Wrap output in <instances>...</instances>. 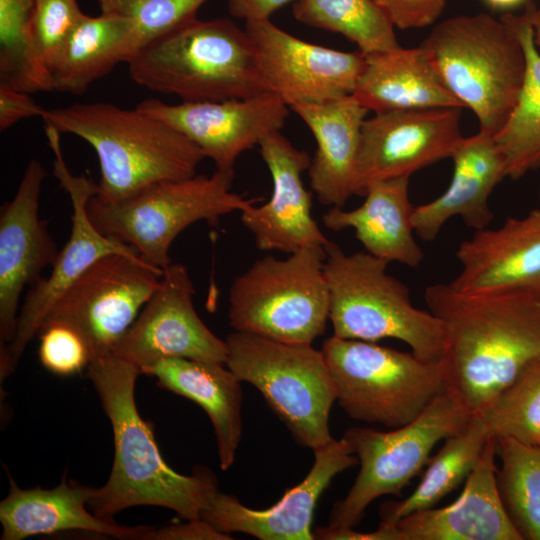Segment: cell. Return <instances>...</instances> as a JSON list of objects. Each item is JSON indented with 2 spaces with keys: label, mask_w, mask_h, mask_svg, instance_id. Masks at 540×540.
Masks as SVG:
<instances>
[{
  "label": "cell",
  "mask_w": 540,
  "mask_h": 540,
  "mask_svg": "<svg viewBox=\"0 0 540 540\" xmlns=\"http://www.w3.org/2000/svg\"><path fill=\"white\" fill-rule=\"evenodd\" d=\"M478 413L492 436L540 446V356Z\"/></svg>",
  "instance_id": "cell-35"
},
{
  "label": "cell",
  "mask_w": 540,
  "mask_h": 540,
  "mask_svg": "<svg viewBox=\"0 0 540 540\" xmlns=\"http://www.w3.org/2000/svg\"><path fill=\"white\" fill-rule=\"evenodd\" d=\"M357 208L331 207L322 216L332 231L352 228L365 251L379 259L418 267L424 253L415 240L409 198V177L375 181L364 193Z\"/></svg>",
  "instance_id": "cell-26"
},
{
  "label": "cell",
  "mask_w": 540,
  "mask_h": 540,
  "mask_svg": "<svg viewBox=\"0 0 540 540\" xmlns=\"http://www.w3.org/2000/svg\"><path fill=\"white\" fill-rule=\"evenodd\" d=\"M225 342L227 367L259 390L295 441L315 450L334 439L329 416L337 395L322 350L239 331Z\"/></svg>",
  "instance_id": "cell-10"
},
{
  "label": "cell",
  "mask_w": 540,
  "mask_h": 540,
  "mask_svg": "<svg viewBox=\"0 0 540 540\" xmlns=\"http://www.w3.org/2000/svg\"><path fill=\"white\" fill-rule=\"evenodd\" d=\"M233 170L157 183L124 199L106 202L92 196L87 210L93 225L105 236L137 250L148 264L165 269L169 249L188 226L211 224L235 211H244L259 199L232 192Z\"/></svg>",
  "instance_id": "cell-8"
},
{
  "label": "cell",
  "mask_w": 540,
  "mask_h": 540,
  "mask_svg": "<svg viewBox=\"0 0 540 540\" xmlns=\"http://www.w3.org/2000/svg\"><path fill=\"white\" fill-rule=\"evenodd\" d=\"M44 129L54 155V176L71 201L72 228L50 274L27 292L13 339L0 349L1 382L14 371L56 301L94 262L111 253L139 254L132 246L103 235L93 225L87 205L98 192L97 183L85 175H74L68 169L60 145L61 133L49 124H44Z\"/></svg>",
  "instance_id": "cell-12"
},
{
  "label": "cell",
  "mask_w": 540,
  "mask_h": 540,
  "mask_svg": "<svg viewBox=\"0 0 540 540\" xmlns=\"http://www.w3.org/2000/svg\"><path fill=\"white\" fill-rule=\"evenodd\" d=\"M424 299L444 328L451 386L472 413L540 356V292L465 293L435 283Z\"/></svg>",
  "instance_id": "cell-1"
},
{
  "label": "cell",
  "mask_w": 540,
  "mask_h": 540,
  "mask_svg": "<svg viewBox=\"0 0 540 540\" xmlns=\"http://www.w3.org/2000/svg\"><path fill=\"white\" fill-rule=\"evenodd\" d=\"M539 206H540V189H539Z\"/></svg>",
  "instance_id": "cell-46"
},
{
  "label": "cell",
  "mask_w": 540,
  "mask_h": 540,
  "mask_svg": "<svg viewBox=\"0 0 540 540\" xmlns=\"http://www.w3.org/2000/svg\"><path fill=\"white\" fill-rule=\"evenodd\" d=\"M500 467L496 486L502 506L522 540H540V446L495 437Z\"/></svg>",
  "instance_id": "cell-32"
},
{
  "label": "cell",
  "mask_w": 540,
  "mask_h": 540,
  "mask_svg": "<svg viewBox=\"0 0 540 540\" xmlns=\"http://www.w3.org/2000/svg\"><path fill=\"white\" fill-rule=\"evenodd\" d=\"M101 13L129 19L135 25L140 49L197 18L208 0H96Z\"/></svg>",
  "instance_id": "cell-36"
},
{
  "label": "cell",
  "mask_w": 540,
  "mask_h": 540,
  "mask_svg": "<svg viewBox=\"0 0 540 540\" xmlns=\"http://www.w3.org/2000/svg\"><path fill=\"white\" fill-rule=\"evenodd\" d=\"M8 495L0 502L1 540L64 531H83L122 540H148L154 527L126 526L91 513L86 506L93 488L68 481L65 475L52 489L20 488L9 480Z\"/></svg>",
  "instance_id": "cell-23"
},
{
  "label": "cell",
  "mask_w": 540,
  "mask_h": 540,
  "mask_svg": "<svg viewBox=\"0 0 540 540\" xmlns=\"http://www.w3.org/2000/svg\"><path fill=\"white\" fill-rule=\"evenodd\" d=\"M490 437L483 417L473 413L467 426L446 438L437 454L430 457L413 493L400 501H387L380 507L379 526L395 527L401 518L435 507L467 479Z\"/></svg>",
  "instance_id": "cell-30"
},
{
  "label": "cell",
  "mask_w": 540,
  "mask_h": 540,
  "mask_svg": "<svg viewBox=\"0 0 540 540\" xmlns=\"http://www.w3.org/2000/svg\"><path fill=\"white\" fill-rule=\"evenodd\" d=\"M30 93L0 85V130L4 131L18 121L42 117L45 108L35 102Z\"/></svg>",
  "instance_id": "cell-40"
},
{
  "label": "cell",
  "mask_w": 540,
  "mask_h": 540,
  "mask_svg": "<svg viewBox=\"0 0 540 540\" xmlns=\"http://www.w3.org/2000/svg\"><path fill=\"white\" fill-rule=\"evenodd\" d=\"M364 55L365 64L352 95L368 111L463 108L420 46H398Z\"/></svg>",
  "instance_id": "cell-28"
},
{
  "label": "cell",
  "mask_w": 540,
  "mask_h": 540,
  "mask_svg": "<svg viewBox=\"0 0 540 540\" xmlns=\"http://www.w3.org/2000/svg\"><path fill=\"white\" fill-rule=\"evenodd\" d=\"M47 172L31 159L14 197L0 210V349L13 339L20 296L37 283L60 252L39 216V199Z\"/></svg>",
  "instance_id": "cell-18"
},
{
  "label": "cell",
  "mask_w": 540,
  "mask_h": 540,
  "mask_svg": "<svg viewBox=\"0 0 540 540\" xmlns=\"http://www.w3.org/2000/svg\"><path fill=\"white\" fill-rule=\"evenodd\" d=\"M173 127L212 160L217 170H233L238 157L280 131L289 106L275 93L223 101L167 104L145 99L137 107Z\"/></svg>",
  "instance_id": "cell-17"
},
{
  "label": "cell",
  "mask_w": 540,
  "mask_h": 540,
  "mask_svg": "<svg viewBox=\"0 0 540 540\" xmlns=\"http://www.w3.org/2000/svg\"><path fill=\"white\" fill-rule=\"evenodd\" d=\"M85 15L78 0H34L33 41L50 75L67 40Z\"/></svg>",
  "instance_id": "cell-37"
},
{
  "label": "cell",
  "mask_w": 540,
  "mask_h": 540,
  "mask_svg": "<svg viewBox=\"0 0 540 540\" xmlns=\"http://www.w3.org/2000/svg\"><path fill=\"white\" fill-rule=\"evenodd\" d=\"M472 416L450 386L404 426L390 431L347 429L343 438L357 457L360 470L347 495L334 503L328 526L353 528L375 499L401 497L404 487L427 465L435 445L463 430Z\"/></svg>",
  "instance_id": "cell-11"
},
{
  "label": "cell",
  "mask_w": 540,
  "mask_h": 540,
  "mask_svg": "<svg viewBox=\"0 0 540 540\" xmlns=\"http://www.w3.org/2000/svg\"><path fill=\"white\" fill-rule=\"evenodd\" d=\"M325 251L334 336L369 342L394 338L409 345L421 360L443 359L442 322L412 304L409 288L387 273V261L366 251L347 254L331 241Z\"/></svg>",
  "instance_id": "cell-6"
},
{
  "label": "cell",
  "mask_w": 540,
  "mask_h": 540,
  "mask_svg": "<svg viewBox=\"0 0 540 540\" xmlns=\"http://www.w3.org/2000/svg\"><path fill=\"white\" fill-rule=\"evenodd\" d=\"M229 534L217 530L202 518L189 519L185 523L153 528L148 540H229Z\"/></svg>",
  "instance_id": "cell-41"
},
{
  "label": "cell",
  "mask_w": 540,
  "mask_h": 540,
  "mask_svg": "<svg viewBox=\"0 0 540 540\" xmlns=\"http://www.w3.org/2000/svg\"><path fill=\"white\" fill-rule=\"evenodd\" d=\"M127 64L135 83L182 102L269 91L248 32L227 18H195L143 46Z\"/></svg>",
  "instance_id": "cell-4"
},
{
  "label": "cell",
  "mask_w": 540,
  "mask_h": 540,
  "mask_svg": "<svg viewBox=\"0 0 540 540\" xmlns=\"http://www.w3.org/2000/svg\"><path fill=\"white\" fill-rule=\"evenodd\" d=\"M395 28L419 29L434 24L447 0H373Z\"/></svg>",
  "instance_id": "cell-39"
},
{
  "label": "cell",
  "mask_w": 540,
  "mask_h": 540,
  "mask_svg": "<svg viewBox=\"0 0 540 540\" xmlns=\"http://www.w3.org/2000/svg\"><path fill=\"white\" fill-rule=\"evenodd\" d=\"M314 452L306 477L267 509H251L234 496L220 491L203 510L201 518L217 530L245 533L261 540H312L313 514L333 478L357 464L358 459L342 437Z\"/></svg>",
  "instance_id": "cell-20"
},
{
  "label": "cell",
  "mask_w": 540,
  "mask_h": 540,
  "mask_svg": "<svg viewBox=\"0 0 540 540\" xmlns=\"http://www.w3.org/2000/svg\"><path fill=\"white\" fill-rule=\"evenodd\" d=\"M325 258V247H310L284 259H257L230 286V326L280 342L312 344L329 320Z\"/></svg>",
  "instance_id": "cell-9"
},
{
  "label": "cell",
  "mask_w": 540,
  "mask_h": 540,
  "mask_svg": "<svg viewBox=\"0 0 540 540\" xmlns=\"http://www.w3.org/2000/svg\"><path fill=\"white\" fill-rule=\"evenodd\" d=\"M188 269L171 262L137 318L112 353L141 370L164 358L226 363L227 345L201 320L193 305Z\"/></svg>",
  "instance_id": "cell-14"
},
{
  "label": "cell",
  "mask_w": 540,
  "mask_h": 540,
  "mask_svg": "<svg viewBox=\"0 0 540 540\" xmlns=\"http://www.w3.org/2000/svg\"><path fill=\"white\" fill-rule=\"evenodd\" d=\"M313 134L316 150L308 168L318 200L343 207L354 194L361 129L369 112L353 95L291 107Z\"/></svg>",
  "instance_id": "cell-25"
},
{
  "label": "cell",
  "mask_w": 540,
  "mask_h": 540,
  "mask_svg": "<svg viewBox=\"0 0 540 540\" xmlns=\"http://www.w3.org/2000/svg\"><path fill=\"white\" fill-rule=\"evenodd\" d=\"M268 90L289 108L352 95L365 64L358 51H340L299 39L269 20L246 22Z\"/></svg>",
  "instance_id": "cell-16"
},
{
  "label": "cell",
  "mask_w": 540,
  "mask_h": 540,
  "mask_svg": "<svg viewBox=\"0 0 540 540\" xmlns=\"http://www.w3.org/2000/svg\"><path fill=\"white\" fill-rule=\"evenodd\" d=\"M298 0H227L232 16L245 22L269 20L280 8Z\"/></svg>",
  "instance_id": "cell-42"
},
{
  "label": "cell",
  "mask_w": 540,
  "mask_h": 540,
  "mask_svg": "<svg viewBox=\"0 0 540 540\" xmlns=\"http://www.w3.org/2000/svg\"><path fill=\"white\" fill-rule=\"evenodd\" d=\"M157 385L188 398L208 415L216 435L220 468L234 463L242 436L241 381L225 363L164 358L141 370Z\"/></svg>",
  "instance_id": "cell-27"
},
{
  "label": "cell",
  "mask_w": 540,
  "mask_h": 540,
  "mask_svg": "<svg viewBox=\"0 0 540 540\" xmlns=\"http://www.w3.org/2000/svg\"><path fill=\"white\" fill-rule=\"evenodd\" d=\"M513 19L525 53V78L517 104L494 140L507 177L516 180L540 168V51L526 8L520 15L513 14Z\"/></svg>",
  "instance_id": "cell-31"
},
{
  "label": "cell",
  "mask_w": 540,
  "mask_h": 540,
  "mask_svg": "<svg viewBox=\"0 0 540 540\" xmlns=\"http://www.w3.org/2000/svg\"><path fill=\"white\" fill-rule=\"evenodd\" d=\"M273 182L269 201L241 212V222L261 251L292 254L304 248L325 247L330 241L312 217V194L302 181L311 158L280 131L265 136L258 145Z\"/></svg>",
  "instance_id": "cell-19"
},
{
  "label": "cell",
  "mask_w": 540,
  "mask_h": 540,
  "mask_svg": "<svg viewBox=\"0 0 540 540\" xmlns=\"http://www.w3.org/2000/svg\"><path fill=\"white\" fill-rule=\"evenodd\" d=\"M450 158L453 175L447 189L413 210L415 234L424 241L436 239L443 225L455 216L475 231L487 228L493 219L489 197L507 177L503 155L487 133L464 137Z\"/></svg>",
  "instance_id": "cell-24"
},
{
  "label": "cell",
  "mask_w": 540,
  "mask_h": 540,
  "mask_svg": "<svg viewBox=\"0 0 540 540\" xmlns=\"http://www.w3.org/2000/svg\"><path fill=\"white\" fill-rule=\"evenodd\" d=\"M420 47L450 93L495 136L512 114L526 58L513 14L460 15L436 24Z\"/></svg>",
  "instance_id": "cell-5"
},
{
  "label": "cell",
  "mask_w": 540,
  "mask_h": 540,
  "mask_svg": "<svg viewBox=\"0 0 540 540\" xmlns=\"http://www.w3.org/2000/svg\"><path fill=\"white\" fill-rule=\"evenodd\" d=\"M140 49L132 21L111 13L85 15L51 70L53 90L81 95Z\"/></svg>",
  "instance_id": "cell-29"
},
{
  "label": "cell",
  "mask_w": 540,
  "mask_h": 540,
  "mask_svg": "<svg viewBox=\"0 0 540 540\" xmlns=\"http://www.w3.org/2000/svg\"><path fill=\"white\" fill-rule=\"evenodd\" d=\"M313 535L318 540H401L396 526H378L373 532L362 533L353 528H333L327 525L315 529Z\"/></svg>",
  "instance_id": "cell-43"
},
{
  "label": "cell",
  "mask_w": 540,
  "mask_h": 540,
  "mask_svg": "<svg viewBox=\"0 0 540 540\" xmlns=\"http://www.w3.org/2000/svg\"><path fill=\"white\" fill-rule=\"evenodd\" d=\"M529 21L533 29V39L537 49L540 51V7H536L533 3L526 6Z\"/></svg>",
  "instance_id": "cell-44"
},
{
  "label": "cell",
  "mask_w": 540,
  "mask_h": 540,
  "mask_svg": "<svg viewBox=\"0 0 540 540\" xmlns=\"http://www.w3.org/2000/svg\"><path fill=\"white\" fill-rule=\"evenodd\" d=\"M86 370L114 438L111 473L103 486L93 488L88 502L93 513L113 520L124 509L150 505L173 510L186 520L201 518L219 491L216 476L200 466L192 475L180 474L166 463L153 425L136 406L140 370L113 353L93 359Z\"/></svg>",
  "instance_id": "cell-2"
},
{
  "label": "cell",
  "mask_w": 540,
  "mask_h": 540,
  "mask_svg": "<svg viewBox=\"0 0 540 540\" xmlns=\"http://www.w3.org/2000/svg\"><path fill=\"white\" fill-rule=\"evenodd\" d=\"M162 273L139 254L105 255L60 296L43 323H62L78 332L91 361L108 355L158 287Z\"/></svg>",
  "instance_id": "cell-13"
},
{
  "label": "cell",
  "mask_w": 540,
  "mask_h": 540,
  "mask_svg": "<svg viewBox=\"0 0 540 540\" xmlns=\"http://www.w3.org/2000/svg\"><path fill=\"white\" fill-rule=\"evenodd\" d=\"M496 439L487 441L460 496L441 508L401 518V540H522L510 522L496 486Z\"/></svg>",
  "instance_id": "cell-22"
},
{
  "label": "cell",
  "mask_w": 540,
  "mask_h": 540,
  "mask_svg": "<svg viewBox=\"0 0 540 540\" xmlns=\"http://www.w3.org/2000/svg\"><path fill=\"white\" fill-rule=\"evenodd\" d=\"M34 0H0V85L35 93L53 90L35 49Z\"/></svg>",
  "instance_id": "cell-34"
},
{
  "label": "cell",
  "mask_w": 540,
  "mask_h": 540,
  "mask_svg": "<svg viewBox=\"0 0 540 540\" xmlns=\"http://www.w3.org/2000/svg\"><path fill=\"white\" fill-rule=\"evenodd\" d=\"M493 10H509L519 6L527 0H483Z\"/></svg>",
  "instance_id": "cell-45"
},
{
  "label": "cell",
  "mask_w": 540,
  "mask_h": 540,
  "mask_svg": "<svg viewBox=\"0 0 540 540\" xmlns=\"http://www.w3.org/2000/svg\"><path fill=\"white\" fill-rule=\"evenodd\" d=\"M461 108L444 107L375 113L361 129L354 194L364 196L375 181L410 177L450 158L463 140Z\"/></svg>",
  "instance_id": "cell-15"
},
{
  "label": "cell",
  "mask_w": 540,
  "mask_h": 540,
  "mask_svg": "<svg viewBox=\"0 0 540 540\" xmlns=\"http://www.w3.org/2000/svg\"><path fill=\"white\" fill-rule=\"evenodd\" d=\"M339 406L348 417L394 429L416 419L451 386L444 359L332 335L322 345Z\"/></svg>",
  "instance_id": "cell-7"
},
{
  "label": "cell",
  "mask_w": 540,
  "mask_h": 540,
  "mask_svg": "<svg viewBox=\"0 0 540 540\" xmlns=\"http://www.w3.org/2000/svg\"><path fill=\"white\" fill-rule=\"evenodd\" d=\"M456 258L460 271L449 283L461 292H540V206L496 229L477 230Z\"/></svg>",
  "instance_id": "cell-21"
},
{
  "label": "cell",
  "mask_w": 540,
  "mask_h": 540,
  "mask_svg": "<svg viewBox=\"0 0 540 540\" xmlns=\"http://www.w3.org/2000/svg\"><path fill=\"white\" fill-rule=\"evenodd\" d=\"M44 124L75 135L96 152L100 166L96 198L114 202L160 182L196 174L205 158L188 138L138 108L106 102L45 109Z\"/></svg>",
  "instance_id": "cell-3"
},
{
  "label": "cell",
  "mask_w": 540,
  "mask_h": 540,
  "mask_svg": "<svg viewBox=\"0 0 540 540\" xmlns=\"http://www.w3.org/2000/svg\"><path fill=\"white\" fill-rule=\"evenodd\" d=\"M38 356L43 367L57 376H72L87 368L91 356L81 335L57 322L43 323L38 331Z\"/></svg>",
  "instance_id": "cell-38"
},
{
  "label": "cell",
  "mask_w": 540,
  "mask_h": 540,
  "mask_svg": "<svg viewBox=\"0 0 540 540\" xmlns=\"http://www.w3.org/2000/svg\"><path fill=\"white\" fill-rule=\"evenodd\" d=\"M292 14L305 25L343 35L363 54L400 46L395 27L373 0H298Z\"/></svg>",
  "instance_id": "cell-33"
}]
</instances>
